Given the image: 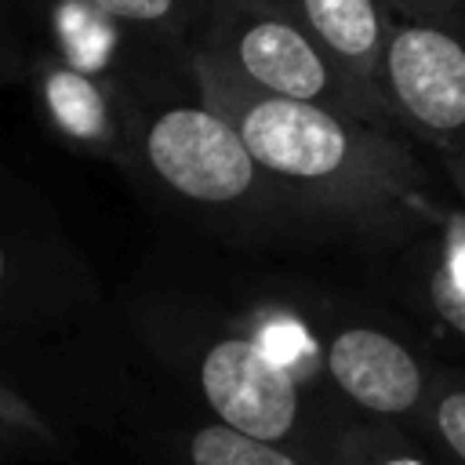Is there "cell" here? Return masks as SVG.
<instances>
[{
	"label": "cell",
	"instance_id": "obj_1",
	"mask_svg": "<svg viewBox=\"0 0 465 465\" xmlns=\"http://www.w3.org/2000/svg\"><path fill=\"white\" fill-rule=\"evenodd\" d=\"M189 73L316 232H352L367 243L403 247L440 218L425 163L400 131L312 102L254 94L193 62Z\"/></svg>",
	"mask_w": 465,
	"mask_h": 465
},
{
	"label": "cell",
	"instance_id": "obj_2",
	"mask_svg": "<svg viewBox=\"0 0 465 465\" xmlns=\"http://www.w3.org/2000/svg\"><path fill=\"white\" fill-rule=\"evenodd\" d=\"M124 124L127 167L142 171L167 203H178L200 225L247 240L316 232L265 178L229 116L200 94L189 62L185 84L149 69L124 87Z\"/></svg>",
	"mask_w": 465,
	"mask_h": 465
},
{
	"label": "cell",
	"instance_id": "obj_3",
	"mask_svg": "<svg viewBox=\"0 0 465 465\" xmlns=\"http://www.w3.org/2000/svg\"><path fill=\"white\" fill-rule=\"evenodd\" d=\"M185 58L243 91L400 131L392 113L356 87L276 0H200Z\"/></svg>",
	"mask_w": 465,
	"mask_h": 465
},
{
	"label": "cell",
	"instance_id": "obj_4",
	"mask_svg": "<svg viewBox=\"0 0 465 465\" xmlns=\"http://www.w3.org/2000/svg\"><path fill=\"white\" fill-rule=\"evenodd\" d=\"M189 378L211 418L240 436L283 447L312 465H338V436L352 414H331L243 331L214 327L189 341Z\"/></svg>",
	"mask_w": 465,
	"mask_h": 465
},
{
	"label": "cell",
	"instance_id": "obj_5",
	"mask_svg": "<svg viewBox=\"0 0 465 465\" xmlns=\"http://www.w3.org/2000/svg\"><path fill=\"white\" fill-rule=\"evenodd\" d=\"M334 396L360 418L414 429L432 381V360L381 323L341 320L316 331Z\"/></svg>",
	"mask_w": 465,
	"mask_h": 465
},
{
	"label": "cell",
	"instance_id": "obj_6",
	"mask_svg": "<svg viewBox=\"0 0 465 465\" xmlns=\"http://www.w3.org/2000/svg\"><path fill=\"white\" fill-rule=\"evenodd\" d=\"M25 76L33 87V102L44 124L76 153L113 160L120 167L131 163L127 124H124V91L65 65L47 47H25Z\"/></svg>",
	"mask_w": 465,
	"mask_h": 465
},
{
	"label": "cell",
	"instance_id": "obj_7",
	"mask_svg": "<svg viewBox=\"0 0 465 465\" xmlns=\"http://www.w3.org/2000/svg\"><path fill=\"white\" fill-rule=\"evenodd\" d=\"M29 18L36 22V40L65 65L124 91L142 73L160 69L142 58V44L113 25L87 0H25Z\"/></svg>",
	"mask_w": 465,
	"mask_h": 465
},
{
	"label": "cell",
	"instance_id": "obj_8",
	"mask_svg": "<svg viewBox=\"0 0 465 465\" xmlns=\"http://www.w3.org/2000/svg\"><path fill=\"white\" fill-rule=\"evenodd\" d=\"M400 298L440 327L447 338L465 345V218L461 211L440 214L429 229L403 243Z\"/></svg>",
	"mask_w": 465,
	"mask_h": 465
},
{
	"label": "cell",
	"instance_id": "obj_9",
	"mask_svg": "<svg viewBox=\"0 0 465 465\" xmlns=\"http://www.w3.org/2000/svg\"><path fill=\"white\" fill-rule=\"evenodd\" d=\"M320 47L323 54L371 98L381 94V44L389 11L381 0H276Z\"/></svg>",
	"mask_w": 465,
	"mask_h": 465
},
{
	"label": "cell",
	"instance_id": "obj_10",
	"mask_svg": "<svg viewBox=\"0 0 465 465\" xmlns=\"http://www.w3.org/2000/svg\"><path fill=\"white\" fill-rule=\"evenodd\" d=\"M232 327L243 331L269 360H276L309 392L323 396L320 385H327V374H323V360H320V338L294 309H287V305H258Z\"/></svg>",
	"mask_w": 465,
	"mask_h": 465
},
{
	"label": "cell",
	"instance_id": "obj_11",
	"mask_svg": "<svg viewBox=\"0 0 465 465\" xmlns=\"http://www.w3.org/2000/svg\"><path fill=\"white\" fill-rule=\"evenodd\" d=\"M160 62L185 58L200 0H87Z\"/></svg>",
	"mask_w": 465,
	"mask_h": 465
},
{
	"label": "cell",
	"instance_id": "obj_12",
	"mask_svg": "<svg viewBox=\"0 0 465 465\" xmlns=\"http://www.w3.org/2000/svg\"><path fill=\"white\" fill-rule=\"evenodd\" d=\"M443 465H465V367L436 363L411 429Z\"/></svg>",
	"mask_w": 465,
	"mask_h": 465
},
{
	"label": "cell",
	"instance_id": "obj_13",
	"mask_svg": "<svg viewBox=\"0 0 465 465\" xmlns=\"http://www.w3.org/2000/svg\"><path fill=\"white\" fill-rule=\"evenodd\" d=\"M338 465H443L411 429L352 414L338 436Z\"/></svg>",
	"mask_w": 465,
	"mask_h": 465
},
{
	"label": "cell",
	"instance_id": "obj_14",
	"mask_svg": "<svg viewBox=\"0 0 465 465\" xmlns=\"http://www.w3.org/2000/svg\"><path fill=\"white\" fill-rule=\"evenodd\" d=\"M182 454L189 465H312V461H305L283 447L240 436L218 421L193 429L182 443Z\"/></svg>",
	"mask_w": 465,
	"mask_h": 465
},
{
	"label": "cell",
	"instance_id": "obj_15",
	"mask_svg": "<svg viewBox=\"0 0 465 465\" xmlns=\"http://www.w3.org/2000/svg\"><path fill=\"white\" fill-rule=\"evenodd\" d=\"M22 454H58V436L15 389L0 381V461Z\"/></svg>",
	"mask_w": 465,
	"mask_h": 465
},
{
	"label": "cell",
	"instance_id": "obj_16",
	"mask_svg": "<svg viewBox=\"0 0 465 465\" xmlns=\"http://www.w3.org/2000/svg\"><path fill=\"white\" fill-rule=\"evenodd\" d=\"M381 7L389 15L425 18V22H440L465 33V0H381Z\"/></svg>",
	"mask_w": 465,
	"mask_h": 465
},
{
	"label": "cell",
	"instance_id": "obj_17",
	"mask_svg": "<svg viewBox=\"0 0 465 465\" xmlns=\"http://www.w3.org/2000/svg\"><path fill=\"white\" fill-rule=\"evenodd\" d=\"M25 73V44L15 29V11L7 0H0V80H11Z\"/></svg>",
	"mask_w": 465,
	"mask_h": 465
},
{
	"label": "cell",
	"instance_id": "obj_18",
	"mask_svg": "<svg viewBox=\"0 0 465 465\" xmlns=\"http://www.w3.org/2000/svg\"><path fill=\"white\" fill-rule=\"evenodd\" d=\"M443 171H447L454 193L461 196V218H465V156H443Z\"/></svg>",
	"mask_w": 465,
	"mask_h": 465
},
{
	"label": "cell",
	"instance_id": "obj_19",
	"mask_svg": "<svg viewBox=\"0 0 465 465\" xmlns=\"http://www.w3.org/2000/svg\"><path fill=\"white\" fill-rule=\"evenodd\" d=\"M11 280H15V265H11V254H7V247L0 240V294H7Z\"/></svg>",
	"mask_w": 465,
	"mask_h": 465
}]
</instances>
